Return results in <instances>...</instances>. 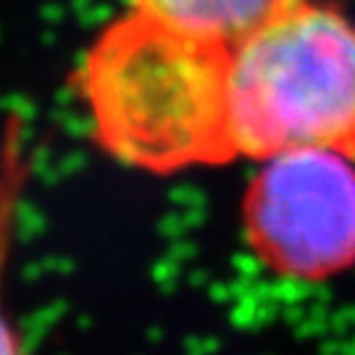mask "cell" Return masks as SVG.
Instances as JSON below:
<instances>
[{
	"mask_svg": "<svg viewBox=\"0 0 355 355\" xmlns=\"http://www.w3.org/2000/svg\"><path fill=\"white\" fill-rule=\"evenodd\" d=\"M292 3L297 0H129V8L229 51Z\"/></svg>",
	"mask_w": 355,
	"mask_h": 355,
	"instance_id": "cell-4",
	"label": "cell"
},
{
	"mask_svg": "<svg viewBox=\"0 0 355 355\" xmlns=\"http://www.w3.org/2000/svg\"><path fill=\"white\" fill-rule=\"evenodd\" d=\"M242 218L258 261L297 282H324L355 266V161L329 148L268 155Z\"/></svg>",
	"mask_w": 355,
	"mask_h": 355,
	"instance_id": "cell-3",
	"label": "cell"
},
{
	"mask_svg": "<svg viewBox=\"0 0 355 355\" xmlns=\"http://www.w3.org/2000/svg\"><path fill=\"white\" fill-rule=\"evenodd\" d=\"M229 132L237 158L329 148L355 161V21L297 0L229 48Z\"/></svg>",
	"mask_w": 355,
	"mask_h": 355,
	"instance_id": "cell-2",
	"label": "cell"
},
{
	"mask_svg": "<svg viewBox=\"0 0 355 355\" xmlns=\"http://www.w3.org/2000/svg\"><path fill=\"white\" fill-rule=\"evenodd\" d=\"M21 345L16 340V331L8 324V318L3 316V308H0V353H16Z\"/></svg>",
	"mask_w": 355,
	"mask_h": 355,
	"instance_id": "cell-5",
	"label": "cell"
},
{
	"mask_svg": "<svg viewBox=\"0 0 355 355\" xmlns=\"http://www.w3.org/2000/svg\"><path fill=\"white\" fill-rule=\"evenodd\" d=\"M79 87L95 140L153 174L237 158L229 132V51L129 8L85 53Z\"/></svg>",
	"mask_w": 355,
	"mask_h": 355,
	"instance_id": "cell-1",
	"label": "cell"
}]
</instances>
